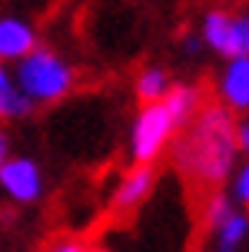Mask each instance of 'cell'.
<instances>
[{
    "label": "cell",
    "mask_w": 249,
    "mask_h": 252,
    "mask_svg": "<svg viewBox=\"0 0 249 252\" xmlns=\"http://www.w3.org/2000/svg\"><path fill=\"white\" fill-rule=\"evenodd\" d=\"M17 83L24 90L34 106H50L60 103L63 96H70L76 87V70L63 60L57 50H50L43 43H37L30 53H24L17 60Z\"/></svg>",
    "instance_id": "3"
},
{
    "label": "cell",
    "mask_w": 249,
    "mask_h": 252,
    "mask_svg": "<svg viewBox=\"0 0 249 252\" xmlns=\"http://www.w3.org/2000/svg\"><path fill=\"white\" fill-rule=\"evenodd\" d=\"M87 246L83 242H76V239H57V242H50L43 252H83Z\"/></svg>",
    "instance_id": "15"
},
{
    "label": "cell",
    "mask_w": 249,
    "mask_h": 252,
    "mask_svg": "<svg viewBox=\"0 0 249 252\" xmlns=\"http://www.w3.org/2000/svg\"><path fill=\"white\" fill-rule=\"evenodd\" d=\"M226 57H249V13H233L229 17Z\"/></svg>",
    "instance_id": "12"
},
{
    "label": "cell",
    "mask_w": 249,
    "mask_h": 252,
    "mask_svg": "<svg viewBox=\"0 0 249 252\" xmlns=\"http://www.w3.org/2000/svg\"><path fill=\"white\" fill-rule=\"evenodd\" d=\"M199 50H203V40H199V37H193V33L183 37V53H186V57H196Z\"/></svg>",
    "instance_id": "16"
},
{
    "label": "cell",
    "mask_w": 249,
    "mask_h": 252,
    "mask_svg": "<svg viewBox=\"0 0 249 252\" xmlns=\"http://www.w3.org/2000/svg\"><path fill=\"white\" fill-rule=\"evenodd\" d=\"M7 156H10V136H7V133H0V166L7 163Z\"/></svg>",
    "instance_id": "17"
},
{
    "label": "cell",
    "mask_w": 249,
    "mask_h": 252,
    "mask_svg": "<svg viewBox=\"0 0 249 252\" xmlns=\"http://www.w3.org/2000/svg\"><path fill=\"white\" fill-rule=\"evenodd\" d=\"M30 113H34V103L20 90L10 63H0V120L3 123H13V120H27Z\"/></svg>",
    "instance_id": "9"
},
{
    "label": "cell",
    "mask_w": 249,
    "mask_h": 252,
    "mask_svg": "<svg viewBox=\"0 0 249 252\" xmlns=\"http://www.w3.org/2000/svg\"><path fill=\"white\" fill-rule=\"evenodd\" d=\"M170 83H173V80H170V73H166L163 66H146V70H140L133 90H137L140 103H153V100H160L163 93L170 90Z\"/></svg>",
    "instance_id": "11"
},
{
    "label": "cell",
    "mask_w": 249,
    "mask_h": 252,
    "mask_svg": "<svg viewBox=\"0 0 249 252\" xmlns=\"http://www.w3.org/2000/svg\"><path fill=\"white\" fill-rule=\"evenodd\" d=\"M34 47H37V30L30 20L17 17V13L0 17V63H17Z\"/></svg>",
    "instance_id": "7"
},
{
    "label": "cell",
    "mask_w": 249,
    "mask_h": 252,
    "mask_svg": "<svg viewBox=\"0 0 249 252\" xmlns=\"http://www.w3.org/2000/svg\"><path fill=\"white\" fill-rule=\"evenodd\" d=\"M199 106H203L199 90L189 83H170V90L160 100L143 103L140 113L133 116V126H130V159L153 166L170 150L176 133L196 116Z\"/></svg>",
    "instance_id": "2"
},
{
    "label": "cell",
    "mask_w": 249,
    "mask_h": 252,
    "mask_svg": "<svg viewBox=\"0 0 249 252\" xmlns=\"http://www.w3.org/2000/svg\"><path fill=\"white\" fill-rule=\"evenodd\" d=\"M219 103L233 113H249V57H226L219 73Z\"/></svg>",
    "instance_id": "6"
},
{
    "label": "cell",
    "mask_w": 249,
    "mask_h": 252,
    "mask_svg": "<svg viewBox=\"0 0 249 252\" xmlns=\"http://www.w3.org/2000/svg\"><path fill=\"white\" fill-rule=\"evenodd\" d=\"M153 186H156L153 166L149 163H133V169H130V173L116 183V189H113V199H110L113 216H120V219L133 216L140 206L153 196Z\"/></svg>",
    "instance_id": "5"
},
{
    "label": "cell",
    "mask_w": 249,
    "mask_h": 252,
    "mask_svg": "<svg viewBox=\"0 0 249 252\" xmlns=\"http://www.w3.org/2000/svg\"><path fill=\"white\" fill-rule=\"evenodd\" d=\"M176 136L179 139L173 146V166L193 186L219 189L233 176L236 156H239L236 113L233 110H226L223 103L199 106L196 116Z\"/></svg>",
    "instance_id": "1"
},
{
    "label": "cell",
    "mask_w": 249,
    "mask_h": 252,
    "mask_svg": "<svg viewBox=\"0 0 249 252\" xmlns=\"http://www.w3.org/2000/svg\"><path fill=\"white\" fill-rule=\"evenodd\" d=\"M236 143H239V153L249 156V113H243V120H236Z\"/></svg>",
    "instance_id": "14"
},
{
    "label": "cell",
    "mask_w": 249,
    "mask_h": 252,
    "mask_svg": "<svg viewBox=\"0 0 249 252\" xmlns=\"http://www.w3.org/2000/svg\"><path fill=\"white\" fill-rule=\"evenodd\" d=\"M83 252H110L107 246H90V249H83Z\"/></svg>",
    "instance_id": "18"
},
{
    "label": "cell",
    "mask_w": 249,
    "mask_h": 252,
    "mask_svg": "<svg viewBox=\"0 0 249 252\" xmlns=\"http://www.w3.org/2000/svg\"><path fill=\"white\" fill-rule=\"evenodd\" d=\"M229 199L249 213V159L243 166H236L233 176H229Z\"/></svg>",
    "instance_id": "13"
},
{
    "label": "cell",
    "mask_w": 249,
    "mask_h": 252,
    "mask_svg": "<svg viewBox=\"0 0 249 252\" xmlns=\"http://www.w3.org/2000/svg\"><path fill=\"white\" fill-rule=\"evenodd\" d=\"M229 17L233 13L219 10V7H213V10L203 13V27H199V40H203V47L213 53H219L226 57V40H229Z\"/></svg>",
    "instance_id": "10"
},
{
    "label": "cell",
    "mask_w": 249,
    "mask_h": 252,
    "mask_svg": "<svg viewBox=\"0 0 249 252\" xmlns=\"http://www.w3.org/2000/svg\"><path fill=\"white\" fill-rule=\"evenodd\" d=\"M0 192L13 199L17 206H34L47 192V176L40 169L37 159L30 156H7V163L0 166Z\"/></svg>",
    "instance_id": "4"
},
{
    "label": "cell",
    "mask_w": 249,
    "mask_h": 252,
    "mask_svg": "<svg viewBox=\"0 0 249 252\" xmlns=\"http://www.w3.org/2000/svg\"><path fill=\"white\" fill-rule=\"evenodd\" d=\"M210 232H213V252H243V246L249 242V213L233 206Z\"/></svg>",
    "instance_id": "8"
}]
</instances>
